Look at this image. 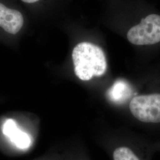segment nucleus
Listing matches in <instances>:
<instances>
[{
    "label": "nucleus",
    "instance_id": "f257e3e1",
    "mask_svg": "<svg viewBox=\"0 0 160 160\" xmlns=\"http://www.w3.org/2000/svg\"><path fill=\"white\" fill-rule=\"evenodd\" d=\"M72 59L75 75L82 81L104 74L107 69L105 54L99 46L89 42H81L75 46Z\"/></svg>",
    "mask_w": 160,
    "mask_h": 160
},
{
    "label": "nucleus",
    "instance_id": "f03ea898",
    "mask_svg": "<svg viewBox=\"0 0 160 160\" xmlns=\"http://www.w3.org/2000/svg\"><path fill=\"white\" fill-rule=\"evenodd\" d=\"M31 20L15 0H0V40L14 42L26 34Z\"/></svg>",
    "mask_w": 160,
    "mask_h": 160
},
{
    "label": "nucleus",
    "instance_id": "7ed1b4c3",
    "mask_svg": "<svg viewBox=\"0 0 160 160\" xmlns=\"http://www.w3.org/2000/svg\"><path fill=\"white\" fill-rule=\"evenodd\" d=\"M127 38L135 45H153L160 43V14L152 13L142 18L140 23L129 30Z\"/></svg>",
    "mask_w": 160,
    "mask_h": 160
},
{
    "label": "nucleus",
    "instance_id": "20e7f679",
    "mask_svg": "<svg viewBox=\"0 0 160 160\" xmlns=\"http://www.w3.org/2000/svg\"><path fill=\"white\" fill-rule=\"evenodd\" d=\"M132 114L144 123H160V94L154 93L133 97L129 103Z\"/></svg>",
    "mask_w": 160,
    "mask_h": 160
},
{
    "label": "nucleus",
    "instance_id": "39448f33",
    "mask_svg": "<svg viewBox=\"0 0 160 160\" xmlns=\"http://www.w3.org/2000/svg\"><path fill=\"white\" fill-rule=\"evenodd\" d=\"M2 132L18 148L20 149L29 148L31 143V139L29 135L20 130L17 128L14 120L11 119L6 120L3 125Z\"/></svg>",
    "mask_w": 160,
    "mask_h": 160
},
{
    "label": "nucleus",
    "instance_id": "423d86ee",
    "mask_svg": "<svg viewBox=\"0 0 160 160\" xmlns=\"http://www.w3.org/2000/svg\"><path fill=\"white\" fill-rule=\"evenodd\" d=\"M113 160H141L139 157L131 148L122 146L114 149Z\"/></svg>",
    "mask_w": 160,
    "mask_h": 160
}]
</instances>
